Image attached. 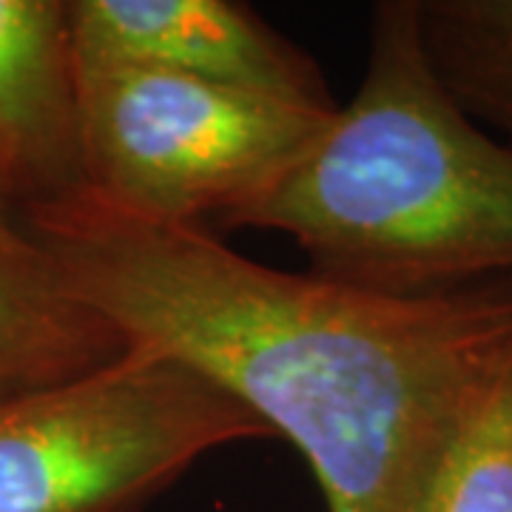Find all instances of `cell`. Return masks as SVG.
Returning <instances> with one entry per match:
<instances>
[{
    "label": "cell",
    "mask_w": 512,
    "mask_h": 512,
    "mask_svg": "<svg viewBox=\"0 0 512 512\" xmlns=\"http://www.w3.org/2000/svg\"><path fill=\"white\" fill-rule=\"evenodd\" d=\"M18 214L128 350L180 362L291 441L328 512H419L512 359V279L390 296L268 268L89 191Z\"/></svg>",
    "instance_id": "1"
},
{
    "label": "cell",
    "mask_w": 512,
    "mask_h": 512,
    "mask_svg": "<svg viewBox=\"0 0 512 512\" xmlns=\"http://www.w3.org/2000/svg\"><path fill=\"white\" fill-rule=\"evenodd\" d=\"M225 228L276 231L311 274L430 296L512 279V148L441 86L416 0L370 12L359 92Z\"/></svg>",
    "instance_id": "2"
},
{
    "label": "cell",
    "mask_w": 512,
    "mask_h": 512,
    "mask_svg": "<svg viewBox=\"0 0 512 512\" xmlns=\"http://www.w3.org/2000/svg\"><path fill=\"white\" fill-rule=\"evenodd\" d=\"M274 439L248 407L146 350L0 402V512H134L202 456Z\"/></svg>",
    "instance_id": "3"
},
{
    "label": "cell",
    "mask_w": 512,
    "mask_h": 512,
    "mask_svg": "<svg viewBox=\"0 0 512 512\" xmlns=\"http://www.w3.org/2000/svg\"><path fill=\"white\" fill-rule=\"evenodd\" d=\"M77 60L86 191L154 222H220L262 197L336 109L180 74Z\"/></svg>",
    "instance_id": "4"
},
{
    "label": "cell",
    "mask_w": 512,
    "mask_h": 512,
    "mask_svg": "<svg viewBox=\"0 0 512 512\" xmlns=\"http://www.w3.org/2000/svg\"><path fill=\"white\" fill-rule=\"evenodd\" d=\"M74 57L131 63L231 89L336 109L299 46L231 0H69Z\"/></svg>",
    "instance_id": "5"
},
{
    "label": "cell",
    "mask_w": 512,
    "mask_h": 512,
    "mask_svg": "<svg viewBox=\"0 0 512 512\" xmlns=\"http://www.w3.org/2000/svg\"><path fill=\"white\" fill-rule=\"evenodd\" d=\"M0 191L15 211L86 191L69 0H0Z\"/></svg>",
    "instance_id": "6"
},
{
    "label": "cell",
    "mask_w": 512,
    "mask_h": 512,
    "mask_svg": "<svg viewBox=\"0 0 512 512\" xmlns=\"http://www.w3.org/2000/svg\"><path fill=\"white\" fill-rule=\"evenodd\" d=\"M126 353L120 330L72 291L0 191V402L77 382Z\"/></svg>",
    "instance_id": "7"
},
{
    "label": "cell",
    "mask_w": 512,
    "mask_h": 512,
    "mask_svg": "<svg viewBox=\"0 0 512 512\" xmlns=\"http://www.w3.org/2000/svg\"><path fill=\"white\" fill-rule=\"evenodd\" d=\"M416 9L441 86L512 148V0H416Z\"/></svg>",
    "instance_id": "8"
},
{
    "label": "cell",
    "mask_w": 512,
    "mask_h": 512,
    "mask_svg": "<svg viewBox=\"0 0 512 512\" xmlns=\"http://www.w3.org/2000/svg\"><path fill=\"white\" fill-rule=\"evenodd\" d=\"M419 512H512V359L458 427Z\"/></svg>",
    "instance_id": "9"
}]
</instances>
